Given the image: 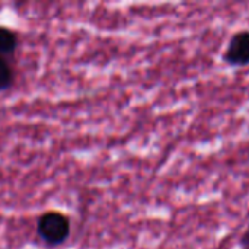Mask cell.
<instances>
[{
  "instance_id": "obj_1",
  "label": "cell",
  "mask_w": 249,
  "mask_h": 249,
  "mask_svg": "<svg viewBox=\"0 0 249 249\" xmlns=\"http://www.w3.org/2000/svg\"><path fill=\"white\" fill-rule=\"evenodd\" d=\"M36 233L47 245H61L70 235L69 219L58 212L44 213L38 219Z\"/></svg>"
},
{
  "instance_id": "obj_2",
  "label": "cell",
  "mask_w": 249,
  "mask_h": 249,
  "mask_svg": "<svg viewBox=\"0 0 249 249\" xmlns=\"http://www.w3.org/2000/svg\"><path fill=\"white\" fill-rule=\"evenodd\" d=\"M222 61L232 69L249 66V29H241L232 34L222 53Z\"/></svg>"
},
{
  "instance_id": "obj_3",
  "label": "cell",
  "mask_w": 249,
  "mask_h": 249,
  "mask_svg": "<svg viewBox=\"0 0 249 249\" xmlns=\"http://www.w3.org/2000/svg\"><path fill=\"white\" fill-rule=\"evenodd\" d=\"M18 48V35L15 31L0 26V57L10 58Z\"/></svg>"
},
{
  "instance_id": "obj_4",
  "label": "cell",
  "mask_w": 249,
  "mask_h": 249,
  "mask_svg": "<svg viewBox=\"0 0 249 249\" xmlns=\"http://www.w3.org/2000/svg\"><path fill=\"white\" fill-rule=\"evenodd\" d=\"M13 83V69L7 58L0 57V92L9 89Z\"/></svg>"
},
{
  "instance_id": "obj_5",
  "label": "cell",
  "mask_w": 249,
  "mask_h": 249,
  "mask_svg": "<svg viewBox=\"0 0 249 249\" xmlns=\"http://www.w3.org/2000/svg\"><path fill=\"white\" fill-rule=\"evenodd\" d=\"M239 244H241V249H249V225H248V228L244 231V233H242V236H241Z\"/></svg>"
}]
</instances>
